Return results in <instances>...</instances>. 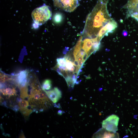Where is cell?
Wrapping results in <instances>:
<instances>
[{
  "instance_id": "obj_10",
  "label": "cell",
  "mask_w": 138,
  "mask_h": 138,
  "mask_svg": "<svg viewBox=\"0 0 138 138\" xmlns=\"http://www.w3.org/2000/svg\"><path fill=\"white\" fill-rule=\"evenodd\" d=\"M1 92L3 95H8L10 96L13 95L15 94L16 91L15 89L13 88H7L6 89H0Z\"/></svg>"
},
{
  "instance_id": "obj_16",
  "label": "cell",
  "mask_w": 138,
  "mask_h": 138,
  "mask_svg": "<svg viewBox=\"0 0 138 138\" xmlns=\"http://www.w3.org/2000/svg\"><path fill=\"white\" fill-rule=\"evenodd\" d=\"M20 95V97L23 99H24L28 96L27 90L26 88H23L21 89Z\"/></svg>"
},
{
  "instance_id": "obj_9",
  "label": "cell",
  "mask_w": 138,
  "mask_h": 138,
  "mask_svg": "<svg viewBox=\"0 0 138 138\" xmlns=\"http://www.w3.org/2000/svg\"><path fill=\"white\" fill-rule=\"evenodd\" d=\"M28 72L26 70L21 71L18 75L16 80L18 84L22 87L25 86L27 82Z\"/></svg>"
},
{
  "instance_id": "obj_1",
  "label": "cell",
  "mask_w": 138,
  "mask_h": 138,
  "mask_svg": "<svg viewBox=\"0 0 138 138\" xmlns=\"http://www.w3.org/2000/svg\"><path fill=\"white\" fill-rule=\"evenodd\" d=\"M108 1V0H98L86 19L82 33L83 38L97 37L100 30L112 18L107 10Z\"/></svg>"
},
{
  "instance_id": "obj_3",
  "label": "cell",
  "mask_w": 138,
  "mask_h": 138,
  "mask_svg": "<svg viewBox=\"0 0 138 138\" xmlns=\"http://www.w3.org/2000/svg\"><path fill=\"white\" fill-rule=\"evenodd\" d=\"M53 0L55 7L69 12L73 11L79 5L77 0Z\"/></svg>"
},
{
  "instance_id": "obj_11",
  "label": "cell",
  "mask_w": 138,
  "mask_h": 138,
  "mask_svg": "<svg viewBox=\"0 0 138 138\" xmlns=\"http://www.w3.org/2000/svg\"><path fill=\"white\" fill-rule=\"evenodd\" d=\"M52 87V82L50 79H46L42 82V88L44 90H49Z\"/></svg>"
},
{
  "instance_id": "obj_23",
  "label": "cell",
  "mask_w": 138,
  "mask_h": 138,
  "mask_svg": "<svg viewBox=\"0 0 138 138\" xmlns=\"http://www.w3.org/2000/svg\"><path fill=\"white\" fill-rule=\"evenodd\" d=\"M19 137L20 138H25V137L24 134L22 133H21V134L20 135V136H19Z\"/></svg>"
},
{
  "instance_id": "obj_19",
  "label": "cell",
  "mask_w": 138,
  "mask_h": 138,
  "mask_svg": "<svg viewBox=\"0 0 138 138\" xmlns=\"http://www.w3.org/2000/svg\"><path fill=\"white\" fill-rule=\"evenodd\" d=\"M84 62L83 61H78V65L80 67L82 66L83 65V63Z\"/></svg>"
},
{
  "instance_id": "obj_5",
  "label": "cell",
  "mask_w": 138,
  "mask_h": 138,
  "mask_svg": "<svg viewBox=\"0 0 138 138\" xmlns=\"http://www.w3.org/2000/svg\"><path fill=\"white\" fill-rule=\"evenodd\" d=\"M117 26L116 21L111 18L100 30L97 37L100 41L104 36L113 32Z\"/></svg>"
},
{
  "instance_id": "obj_2",
  "label": "cell",
  "mask_w": 138,
  "mask_h": 138,
  "mask_svg": "<svg viewBox=\"0 0 138 138\" xmlns=\"http://www.w3.org/2000/svg\"><path fill=\"white\" fill-rule=\"evenodd\" d=\"M31 15L35 25H41L51 18L52 13L50 7L44 4L35 9Z\"/></svg>"
},
{
  "instance_id": "obj_12",
  "label": "cell",
  "mask_w": 138,
  "mask_h": 138,
  "mask_svg": "<svg viewBox=\"0 0 138 138\" xmlns=\"http://www.w3.org/2000/svg\"><path fill=\"white\" fill-rule=\"evenodd\" d=\"M63 19V16L60 13L56 14L54 16L53 19L55 22L57 23L60 22Z\"/></svg>"
},
{
  "instance_id": "obj_17",
  "label": "cell",
  "mask_w": 138,
  "mask_h": 138,
  "mask_svg": "<svg viewBox=\"0 0 138 138\" xmlns=\"http://www.w3.org/2000/svg\"><path fill=\"white\" fill-rule=\"evenodd\" d=\"M66 63L65 67L67 70H68L70 71L72 68L74 66L73 63L69 60H66Z\"/></svg>"
},
{
  "instance_id": "obj_15",
  "label": "cell",
  "mask_w": 138,
  "mask_h": 138,
  "mask_svg": "<svg viewBox=\"0 0 138 138\" xmlns=\"http://www.w3.org/2000/svg\"><path fill=\"white\" fill-rule=\"evenodd\" d=\"M11 79V78L8 75L2 73L0 74V81L1 83H4L5 81L9 80Z\"/></svg>"
},
{
  "instance_id": "obj_20",
  "label": "cell",
  "mask_w": 138,
  "mask_h": 138,
  "mask_svg": "<svg viewBox=\"0 0 138 138\" xmlns=\"http://www.w3.org/2000/svg\"><path fill=\"white\" fill-rule=\"evenodd\" d=\"M74 65L75 66H79L78 64V62L77 61L75 60L73 62Z\"/></svg>"
},
{
  "instance_id": "obj_7",
  "label": "cell",
  "mask_w": 138,
  "mask_h": 138,
  "mask_svg": "<svg viewBox=\"0 0 138 138\" xmlns=\"http://www.w3.org/2000/svg\"><path fill=\"white\" fill-rule=\"evenodd\" d=\"M94 137L96 138H119V133L116 132H113L107 130L102 128L96 132L94 135Z\"/></svg>"
},
{
  "instance_id": "obj_13",
  "label": "cell",
  "mask_w": 138,
  "mask_h": 138,
  "mask_svg": "<svg viewBox=\"0 0 138 138\" xmlns=\"http://www.w3.org/2000/svg\"><path fill=\"white\" fill-rule=\"evenodd\" d=\"M57 64L59 66H65L66 61L64 58H57L56 59Z\"/></svg>"
},
{
  "instance_id": "obj_6",
  "label": "cell",
  "mask_w": 138,
  "mask_h": 138,
  "mask_svg": "<svg viewBox=\"0 0 138 138\" xmlns=\"http://www.w3.org/2000/svg\"><path fill=\"white\" fill-rule=\"evenodd\" d=\"M95 38H86L81 43L82 48L88 57L90 55L96 51L94 47Z\"/></svg>"
},
{
  "instance_id": "obj_22",
  "label": "cell",
  "mask_w": 138,
  "mask_h": 138,
  "mask_svg": "<svg viewBox=\"0 0 138 138\" xmlns=\"http://www.w3.org/2000/svg\"><path fill=\"white\" fill-rule=\"evenodd\" d=\"M22 100L21 99V98H19L18 97L17 98V102H20Z\"/></svg>"
},
{
  "instance_id": "obj_4",
  "label": "cell",
  "mask_w": 138,
  "mask_h": 138,
  "mask_svg": "<svg viewBox=\"0 0 138 138\" xmlns=\"http://www.w3.org/2000/svg\"><path fill=\"white\" fill-rule=\"evenodd\" d=\"M119 119V117L116 115H111L102 121V126L108 131L116 132L118 130Z\"/></svg>"
},
{
  "instance_id": "obj_8",
  "label": "cell",
  "mask_w": 138,
  "mask_h": 138,
  "mask_svg": "<svg viewBox=\"0 0 138 138\" xmlns=\"http://www.w3.org/2000/svg\"><path fill=\"white\" fill-rule=\"evenodd\" d=\"M44 91L49 98L54 103H56L62 97V92L57 87L50 90Z\"/></svg>"
},
{
  "instance_id": "obj_14",
  "label": "cell",
  "mask_w": 138,
  "mask_h": 138,
  "mask_svg": "<svg viewBox=\"0 0 138 138\" xmlns=\"http://www.w3.org/2000/svg\"><path fill=\"white\" fill-rule=\"evenodd\" d=\"M28 102L25 100H22L19 102L18 106L20 108H24L28 107L29 106Z\"/></svg>"
},
{
  "instance_id": "obj_24",
  "label": "cell",
  "mask_w": 138,
  "mask_h": 138,
  "mask_svg": "<svg viewBox=\"0 0 138 138\" xmlns=\"http://www.w3.org/2000/svg\"><path fill=\"white\" fill-rule=\"evenodd\" d=\"M43 109L41 108L39 110V111L40 112H42L43 111Z\"/></svg>"
},
{
  "instance_id": "obj_21",
  "label": "cell",
  "mask_w": 138,
  "mask_h": 138,
  "mask_svg": "<svg viewBox=\"0 0 138 138\" xmlns=\"http://www.w3.org/2000/svg\"><path fill=\"white\" fill-rule=\"evenodd\" d=\"M63 111L61 110H59L57 112V113L58 114L61 115L63 113Z\"/></svg>"
},
{
  "instance_id": "obj_18",
  "label": "cell",
  "mask_w": 138,
  "mask_h": 138,
  "mask_svg": "<svg viewBox=\"0 0 138 138\" xmlns=\"http://www.w3.org/2000/svg\"><path fill=\"white\" fill-rule=\"evenodd\" d=\"M20 107L19 106L17 105H15L13 107L12 109L15 112H17L19 110Z\"/></svg>"
}]
</instances>
